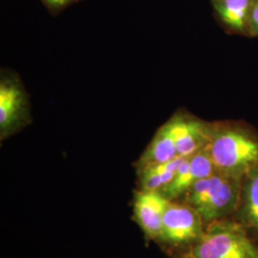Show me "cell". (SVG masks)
Returning <instances> with one entry per match:
<instances>
[{
	"label": "cell",
	"instance_id": "cell-1",
	"mask_svg": "<svg viewBox=\"0 0 258 258\" xmlns=\"http://www.w3.org/2000/svg\"><path fill=\"white\" fill-rule=\"evenodd\" d=\"M207 150L216 171L243 178L258 166V138L249 129L212 122Z\"/></svg>",
	"mask_w": 258,
	"mask_h": 258
},
{
	"label": "cell",
	"instance_id": "cell-2",
	"mask_svg": "<svg viewBox=\"0 0 258 258\" xmlns=\"http://www.w3.org/2000/svg\"><path fill=\"white\" fill-rule=\"evenodd\" d=\"M242 178L215 171L199 180L177 201L191 207L205 226L231 218L238 207Z\"/></svg>",
	"mask_w": 258,
	"mask_h": 258
},
{
	"label": "cell",
	"instance_id": "cell-3",
	"mask_svg": "<svg viewBox=\"0 0 258 258\" xmlns=\"http://www.w3.org/2000/svg\"><path fill=\"white\" fill-rule=\"evenodd\" d=\"M176 258H258V247L245 227L228 218L208 225L202 238Z\"/></svg>",
	"mask_w": 258,
	"mask_h": 258
},
{
	"label": "cell",
	"instance_id": "cell-4",
	"mask_svg": "<svg viewBox=\"0 0 258 258\" xmlns=\"http://www.w3.org/2000/svg\"><path fill=\"white\" fill-rule=\"evenodd\" d=\"M205 229L201 216L194 209L181 201H170L156 244L177 257L202 238Z\"/></svg>",
	"mask_w": 258,
	"mask_h": 258
},
{
	"label": "cell",
	"instance_id": "cell-5",
	"mask_svg": "<svg viewBox=\"0 0 258 258\" xmlns=\"http://www.w3.org/2000/svg\"><path fill=\"white\" fill-rule=\"evenodd\" d=\"M27 90L15 72L2 69L0 75V141L14 136L32 122Z\"/></svg>",
	"mask_w": 258,
	"mask_h": 258
},
{
	"label": "cell",
	"instance_id": "cell-6",
	"mask_svg": "<svg viewBox=\"0 0 258 258\" xmlns=\"http://www.w3.org/2000/svg\"><path fill=\"white\" fill-rule=\"evenodd\" d=\"M170 201L160 191L137 189L133 192V221L143 231L146 240L157 243L163 218Z\"/></svg>",
	"mask_w": 258,
	"mask_h": 258
},
{
	"label": "cell",
	"instance_id": "cell-7",
	"mask_svg": "<svg viewBox=\"0 0 258 258\" xmlns=\"http://www.w3.org/2000/svg\"><path fill=\"white\" fill-rule=\"evenodd\" d=\"M175 138L178 156H192L207 147L212 122H207L185 112H177L169 120Z\"/></svg>",
	"mask_w": 258,
	"mask_h": 258
},
{
	"label": "cell",
	"instance_id": "cell-8",
	"mask_svg": "<svg viewBox=\"0 0 258 258\" xmlns=\"http://www.w3.org/2000/svg\"><path fill=\"white\" fill-rule=\"evenodd\" d=\"M215 171L212 158L205 148L192 156L184 158L173 180L160 192L169 201H177L196 182L212 175Z\"/></svg>",
	"mask_w": 258,
	"mask_h": 258
},
{
	"label": "cell",
	"instance_id": "cell-9",
	"mask_svg": "<svg viewBox=\"0 0 258 258\" xmlns=\"http://www.w3.org/2000/svg\"><path fill=\"white\" fill-rule=\"evenodd\" d=\"M231 219L258 231V166L242 178L239 204Z\"/></svg>",
	"mask_w": 258,
	"mask_h": 258
},
{
	"label": "cell",
	"instance_id": "cell-10",
	"mask_svg": "<svg viewBox=\"0 0 258 258\" xmlns=\"http://www.w3.org/2000/svg\"><path fill=\"white\" fill-rule=\"evenodd\" d=\"M178 156L175 138L169 121H166L157 130L154 137L150 141L147 148L139 157L134 164L135 169L142 166L165 163Z\"/></svg>",
	"mask_w": 258,
	"mask_h": 258
},
{
	"label": "cell",
	"instance_id": "cell-11",
	"mask_svg": "<svg viewBox=\"0 0 258 258\" xmlns=\"http://www.w3.org/2000/svg\"><path fill=\"white\" fill-rule=\"evenodd\" d=\"M217 19L227 30L248 36V19L254 0H211Z\"/></svg>",
	"mask_w": 258,
	"mask_h": 258
},
{
	"label": "cell",
	"instance_id": "cell-12",
	"mask_svg": "<svg viewBox=\"0 0 258 258\" xmlns=\"http://www.w3.org/2000/svg\"><path fill=\"white\" fill-rule=\"evenodd\" d=\"M184 158L186 157L179 156L165 163L152 164L136 168L139 189L161 191L173 180L177 169Z\"/></svg>",
	"mask_w": 258,
	"mask_h": 258
},
{
	"label": "cell",
	"instance_id": "cell-13",
	"mask_svg": "<svg viewBox=\"0 0 258 258\" xmlns=\"http://www.w3.org/2000/svg\"><path fill=\"white\" fill-rule=\"evenodd\" d=\"M80 1L83 0H40V2L46 7L48 12L53 16L58 15L63 10Z\"/></svg>",
	"mask_w": 258,
	"mask_h": 258
},
{
	"label": "cell",
	"instance_id": "cell-14",
	"mask_svg": "<svg viewBox=\"0 0 258 258\" xmlns=\"http://www.w3.org/2000/svg\"><path fill=\"white\" fill-rule=\"evenodd\" d=\"M248 36L258 37V0H254L248 19Z\"/></svg>",
	"mask_w": 258,
	"mask_h": 258
}]
</instances>
